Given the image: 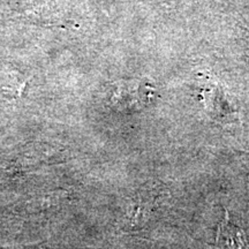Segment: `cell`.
Instances as JSON below:
<instances>
[{
	"label": "cell",
	"instance_id": "obj_1",
	"mask_svg": "<svg viewBox=\"0 0 249 249\" xmlns=\"http://www.w3.org/2000/svg\"><path fill=\"white\" fill-rule=\"evenodd\" d=\"M152 89L142 81L118 82L111 101L114 105L126 110H140L148 104Z\"/></svg>",
	"mask_w": 249,
	"mask_h": 249
},
{
	"label": "cell",
	"instance_id": "obj_2",
	"mask_svg": "<svg viewBox=\"0 0 249 249\" xmlns=\"http://www.w3.org/2000/svg\"><path fill=\"white\" fill-rule=\"evenodd\" d=\"M217 244L222 249H249L246 235L240 227L230 222L229 213L220 223L217 232Z\"/></svg>",
	"mask_w": 249,
	"mask_h": 249
}]
</instances>
